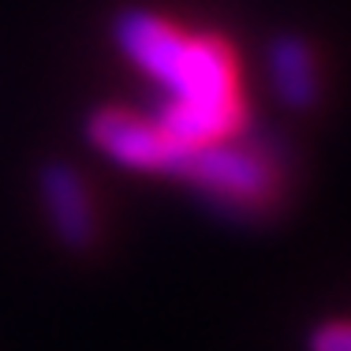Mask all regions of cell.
Segmentation results:
<instances>
[{
	"label": "cell",
	"instance_id": "1",
	"mask_svg": "<svg viewBox=\"0 0 351 351\" xmlns=\"http://www.w3.org/2000/svg\"><path fill=\"white\" fill-rule=\"evenodd\" d=\"M120 53L149 75L172 101H239L236 60L217 38H198L154 12H123L116 23Z\"/></svg>",
	"mask_w": 351,
	"mask_h": 351
},
{
	"label": "cell",
	"instance_id": "2",
	"mask_svg": "<svg viewBox=\"0 0 351 351\" xmlns=\"http://www.w3.org/2000/svg\"><path fill=\"white\" fill-rule=\"evenodd\" d=\"M172 176L202 187L206 195L228 202L232 210H262L277 191V172L254 146L236 138L183 146L172 165Z\"/></svg>",
	"mask_w": 351,
	"mask_h": 351
},
{
	"label": "cell",
	"instance_id": "3",
	"mask_svg": "<svg viewBox=\"0 0 351 351\" xmlns=\"http://www.w3.org/2000/svg\"><path fill=\"white\" fill-rule=\"evenodd\" d=\"M90 142L131 172H165L172 176V165L180 157V142H172L154 120L128 112V108H101L90 120Z\"/></svg>",
	"mask_w": 351,
	"mask_h": 351
},
{
	"label": "cell",
	"instance_id": "4",
	"mask_svg": "<svg viewBox=\"0 0 351 351\" xmlns=\"http://www.w3.org/2000/svg\"><path fill=\"white\" fill-rule=\"evenodd\" d=\"M41 191V206H45V217L53 224L56 239L71 250H82L94 243L97 236V213H94V198H90V187L71 165H45L38 180Z\"/></svg>",
	"mask_w": 351,
	"mask_h": 351
},
{
	"label": "cell",
	"instance_id": "5",
	"mask_svg": "<svg viewBox=\"0 0 351 351\" xmlns=\"http://www.w3.org/2000/svg\"><path fill=\"white\" fill-rule=\"evenodd\" d=\"M154 123L180 146H206V142L236 138V131L243 128V105L239 101L206 105V101H172V97H165L161 108L154 112Z\"/></svg>",
	"mask_w": 351,
	"mask_h": 351
},
{
	"label": "cell",
	"instance_id": "6",
	"mask_svg": "<svg viewBox=\"0 0 351 351\" xmlns=\"http://www.w3.org/2000/svg\"><path fill=\"white\" fill-rule=\"evenodd\" d=\"M269 82L273 94L291 108H306L317 97V64L306 41L277 38L269 45Z\"/></svg>",
	"mask_w": 351,
	"mask_h": 351
},
{
	"label": "cell",
	"instance_id": "7",
	"mask_svg": "<svg viewBox=\"0 0 351 351\" xmlns=\"http://www.w3.org/2000/svg\"><path fill=\"white\" fill-rule=\"evenodd\" d=\"M311 351H351V322H325L311 332Z\"/></svg>",
	"mask_w": 351,
	"mask_h": 351
}]
</instances>
